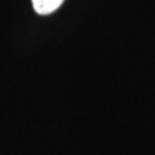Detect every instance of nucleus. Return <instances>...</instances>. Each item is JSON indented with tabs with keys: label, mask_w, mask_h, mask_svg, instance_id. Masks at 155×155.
Listing matches in <instances>:
<instances>
[{
	"label": "nucleus",
	"mask_w": 155,
	"mask_h": 155,
	"mask_svg": "<svg viewBox=\"0 0 155 155\" xmlns=\"http://www.w3.org/2000/svg\"><path fill=\"white\" fill-rule=\"evenodd\" d=\"M34 11L40 16H48L56 12L62 5L65 0H31Z\"/></svg>",
	"instance_id": "nucleus-1"
}]
</instances>
